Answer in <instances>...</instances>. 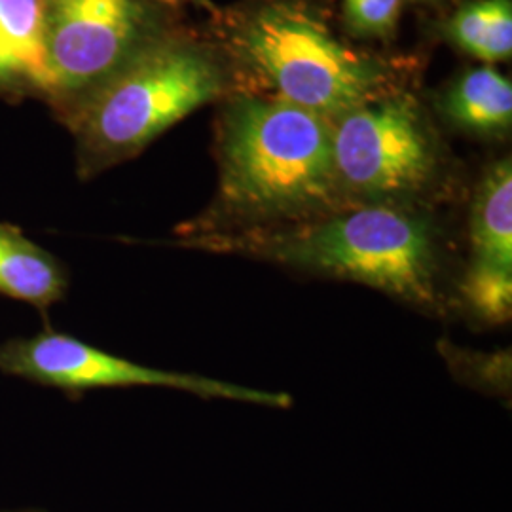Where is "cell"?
Returning a JSON list of instances; mask_svg holds the SVG:
<instances>
[{
  "label": "cell",
  "mask_w": 512,
  "mask_h": 512,
  "mask_svg": "<svg viewBox=\"0 0 512 512\" xmlns=\"http://www.w3.org/2000/svg\"><path fill=\"white\" fill-rule=\"evenodd\" d=\"M217 164L215 200L177 236L285 226L351 207L334 175L329 118L272 95L226 97Z\"/></svg>",
  "instance_id": "cell-1"
},
{
  "label": "cell",
  "mask_w": 512,
  "mask_h": 512,
  "mask_svg": "<svg viewBox=\"0 0 512 512\" xmlns=\"http://www.w3.org/2000/svg\"><path fill=\"white\" fill-rule=\"evenodd\" d=\"M173 245L361 283L433 315L448 306L439 230L420 207L351 205L285 226L179 236Z\"/></svg>",
  "instance_id": "cell-2"
},
{
  "label": "cell",
  "mask_w": 512,
  "mask_h": 512,
  "mask_svg": "<svg viewBox=\"0 0 512 512\" xmlns=\"http://www.w3.org/2000/svg\"><path fill=\"white\" fill-rule=\"evenodd\" d=\"M230 90L226 52L175 27L59 120L73 135L78 179L141 156L167 129Z\"/></svg>",
  "instance_id": "cell-3"
},
{
  "label": "cell",
  "mask_w": 512,
  "mask_h": 512,
  "mask_svg": "<svg viewBox=\"0 0 512 512\" xmlns=\"http://www.w3.org/2000/svg\"><path fill=\"white\" fill-rule=\"evenodd\" d=\"M226 55L275 99L336 118L395 92V71L382 57L348 46L304 2L264 0L234 14Z\"/></svg>",
  "instance_id": "cell-4"
},
{
  "label": "cell",
  "mask_w": 512,
  "mask_h": 512,
  "mask_svg": "<svg viewBox=\"0 0 512 512\" xmlns=\"http://www.w3.org/2000/svg\"><path fill=\"white\" fill-rule=\"evenodd\" d=\"M332 162L348 205L420 207L442 179L444 158L418 101L385 93L330 120Z\"/></svg>",
  "instance_id": "cell-5"
},
{
  "label": "cell",
  "mask_w": 512,
  "mask_h": 512,
  "mask_svg": "<svg viewBox=\"0 0 512 512\" xmlns=\"http://www.w3.org/2000/svg\"><path fill=\"white\" fill-rule=\"evenodd\" d=\"M150 0H48L42 103L59 122L135 55L179 27Z\"/></svg>",
  "instance_id": "cell-6"
},
{
  "label": "cell",
  "mask_w": 512,
  "mask_h": 512,
  "mask_svg": "<svg viewBox=\"0 0 512 512\" xmlns=\"http://www.w3.org/2000/svg\"><path fill=\"white\" fill-rule=\"evenodd\" d=\"M0 372L31 384L52 387L69 399L95 389L160 387L192 393L202 399L270 408H291L293 397L281 391L230 384L190 372L139 365L105 349L90 346L48 323L35 336L10 338L0 344Z\"/></svg>",
  "instance_id": "cell-7"
},
{
  "label": "cell",
  "mask_w": 512,
  "mask_h": 512,
  "mask_svg": "<svg viewBox=\"0 0 512 512\" xmlns=\"http://www.w3.org/2000/svg\"><path fill=\"white\" fill-rule=\"evenodd\" d=\"M459 304L488 327L512 315V165H490L476 186L469 217V260L459 279Z\"/></svg>",
  "instance_id": "cell-8"
},
{
  "label": "cell",
  "mask_w": 512,
  "mask_h": 512,
  "mask_svg": "<svg viewBox=\"0 0 512 512\" xmlns=\"http://www.w3.org/2000/svg\"><path fill=\"white\" fill-rule=\"evenodd\" d=\"M48 0H0V99L19 103L44 93Z\"/></svg>",
  "instance_id": "cell-9"
},
{
  "label": "cell",
  "mask_w": 512,
  "mask_h": 512,
  "mask_svg": "<svg viewBox=\"0 0 512 512\" xmlns=\"http://www.w3.org/2000/svg\"><path fill=\"white\" fill-rule=\"evenodd\" d=\"M69 293L65 264L27 238L21 228L0 222V296L33 306L44 319Z\"/></svg>",
  "instance_id": "cell-10"
},
{
  "label": "cell",
  "mask_w": 512,
  "mask_h": 512,
  "mask_svg": "<svg viewBox=\"0 0 512 512\" xmlns=\"http://www.w3.org/2000/svg\"><path fill=\"white\" fill-rule=\"evenodd\" d=\"M440 109L465 133L501 137L512 124L511 78L492 65L469 69L446 90Z\"/></svg>",
  "instance_id": "cell-11"
},
{
  "label": "cell",
  "mask_w": 512,
  "mask_h": 512,
  "mask_svg": "<svg viewBox=\"0 0 512 512\" xmlns=\"http://www.w3.org/2000/svg\"><path fill=\"white\" fill-rule=\"evenodd\" d=\"M446 38L461 52L492 65L512 55L511 0H473L444 25Z\"/></svg>",
  "instance_id": "cell-12"
},
{
  "label": "cell",
  "mask_w": 512,
  "mask_h": 512,
  "mask_svg": "<svg viewBox=\"0 0 512 512\" xmlns=\"http://www.w3.org/2000/svg\"><path fill=\"white\" fill-rule=\"evenodd\" d=\"M404 0H342V16L355 37L389 38L395 35Z\"/></svg>",
  "instance_id": "cell-13"
},
{
  "label": "cell",
  "mask_w": 512,
  "mask_h": 512,
  "mask_svg": "<svg viewBox=\"0 0 512 512\" xmlns=\"http://www.w3.org/2000/svg\"><path fill=\"white\" fill-rule=\"evenodd\" d=\"M150 2H156V4H162L169 10H175V12H181L186 8H205V10H213V4L209 0H150Z\"/></svg>",
  "instance_id": "cell-14"
},
{
  "label": "cell",
  "mask_w": 512,
  "mask_h": 512,
  "mask_svg": "<svg viewBox=\"0 0 512 512\" xmlns=\"http://www.w3.org/2000/svg\"><path fill=\"white\" fill-rule=\"evenodd\" d=\"M0 512H40V511H0Z\"/></svg>",
  "instance_id": "cell-15"
},
{
  "label": "cell",
  "mask_w": 512,
  "mask_h": 512,
  "mask_svg": "<svg viewBox=\"0 0 512 512\" xmlns=\"http://www.w3.org/2000/svg\"><path fill=\"white\" fill-rule=\"evenodd\" d=\"M423 2H431V0H423Z\"/></svg>",
  "instance_id": "cell-16"
}]
</instances>
